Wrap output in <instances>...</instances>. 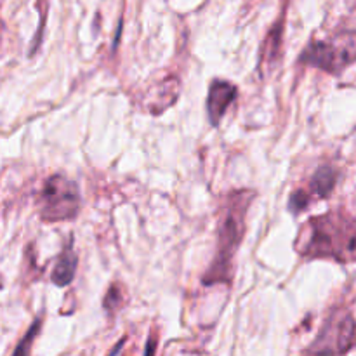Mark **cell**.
Segmentation results:
<instances>
[{
    "label": "cell",
    "instance_id": "5",
    "mask_svg": "<svg viewBox=\"0 0 356 356\" xmlns=\"http://www.w3.org/2000/svg\"><path fill=\"white\" fill-rule=\"evenodd\" d=\"M236 99V87L225 80H214L209 89L207 115L212 125H218L233 101Z\"/></svg>",
    "mask_w": 356,
    "mask_h": 356
},
{
    "label": "cell",
    "instance_id": "2",
    "mask_svg": "<svg viewBox=\"0 0 356 356\" xmlns=\"http://www.w3.org/2000/svg\"><path fill=\"white\" fill-rule=\"evenodd\" d=\"M40 214L45 221L73 219L80 209L79 186L65 176H51L42 190Z\"/></svg>",
    "mask_w": 356,
    "mask_h": 356
},
{
    "label": "cell",
    "instance_id": "9",
    "mask_svg": "<svg viewBox=\"0 0 356 356\" xmlns=\"http://www.w3.org/2000/svg\"><path fill=\"white\" fill-rule=\"evenodd\" d=\"M38 325H40V322H37V323H33V327H31L30 329V332L26 334V337H24L23 341H21L19 343V346L16 348V350H14V355H19V353H28V351H30V341L33 339V336L35 334L38 332Z\"/></svg>",
    "mask_w": 356,
    "mask_h": 356
},
{
    "label": "cell",
    "instance_id": "4",
    "mask_svg": "<svg viewBox=\"0 0 356 356\" xmlns=\"http://www.w3.org/2000/svg\"><path fill=\"white\" fill-rule=\"evenodd\" d=\"M312 228V240L302 249V252L313 254V256H334L339 261H343V257H346V261L353 259V254L343 243L336 242V236L344 235V228H337L330 216L313 219Z\"/></svg>",
    "mask_w": 356,
    "mask_h": 356
},
{
    "label": "cell",
    "instance_id": "1",
    "mask_svg": "<svg viewBox=\"0 0 356 356\" xmlns=\"http://www.w3.org/2000/svg\"><path fill=\"white\" fill-rule=\"evenodd\" d=\"M236 202L229 207L228 216L222 221L221 229H219V249L218 256H216L214 264L209 270L205 284H212V282H228V271H229V261L233 259V254L238 249L240 242L243 236V218H245L247 207H249V198L247 193H236Z\"/></svg>",
    "mask_w": 356,
    "mask_h": 356
},
{
    "label": "cell",
    "instance_id": "6",
    "mask_svg": "<svg viewBox=\"0 0 356 356\" xmlns=\"http://www.w3.org/2000/svg\"><path fill=\"white\" fill-rule=\"evenodd\" d=\"M76 264H79V256L73 252L72 245L66 247L59 256L58 263H56L54 271H52V282L59 287H66L73 282L76 271Z\"/></svg>",
    "mask_w": 356,
    "mask_h": 356
},
{
    "label": "cell",
    "instance_id": "8",
    "mask_svg": "<svg viewBox=\"0 0 356 356\" xmlns=\"http://www.w3.org/2000/svg\"><path fill=\"white\" fill-rule=\"evenodd\" d=\"M309 200H312V195L306 193L305 190H299L296 191V193H292L291 202H289V209H291L294 214H298V212L305 211V209L308 207Z\"/></svg>",
    "mask_w": 356,
    "mask_h": 356
},
{
    "label": "cell",
    "instance_id": "7",
    "mask_svg": "<svg viewBox=\"0 0 356 356\" xmlns=\"http://www.w3.org/2000/svg\"><path fill=\"white\" fill-rule=\"evenodd\" d=\"M337 183V172L334 167L323 165L315 172V177L312 181V195L316 198H325L332 193L334 186Z\"/></svg>",
    "mask_w": 356,
    "mask_h": 356
},
{
    "label": "cell",
    "instance_id": "3",
    "mask_svg": "<svg viewBox=\"0 0 356 356\" xmlns=\"http://www.w3.org/2000/svg\"><path fill=\"white\" fill-rule=\"evenodd\" d=\"M355 58V40L350 37L344 44L343 42H329V40H315L306 47L302 54V61L309 65L322 68L325 72L337 73L339 70L346 68Z\"/></svg>",
    "mask_w": 356,
    "mask_h": 356
},
{
    "label": "cell",
    "instance_id": "10",
    "mask_svg": "<svg viewBox=\"0 0 356 356\" xmlns=\"http://www.w3.org/2000/svg\"><path fill=\"white\" fill-rule=\"evenodd\" d=\"M118 289L117 287H111L110 292L106 294V298H104V308L110 309V312H113L115 308H118V301H120V296H117Z\"/></svg>",
    "mask_w": 356,
    "mask_h": 356
}]
</instances>
